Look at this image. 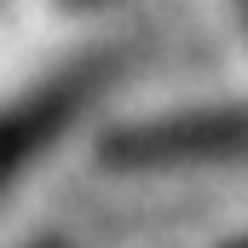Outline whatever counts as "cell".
Wrapping results in <instances>:
<instances>
[{
	"instance_id": "6da1fadb",
	"label": "cell",
	"mask_w": 248,
	"mask_h": 248,
	"mask_svg": "<svg viewBox=\"0 0 248 248\" xmlns=\"http://www.w3.org/2000/svg\"><path fill=\"white\" fill-rule=\"evenodd\" d=\"M98 150L110 168H179V162H208V156H237L248 150V104L156 116V122L110 133Z\"/></svg>"
},
{
	"instance_id": "7a4b0ae2",
	"label": "cell",
	"mask_w": 248,
	"mask_h": 248,
	"mask_svg": "<svg viewBox=\"0 0 248 248\" xmlns=\"http://www.w3.org/2000/svg\"><path fill=\"white\" fill-rule=\"evenodd\" d=\"M23 248H63V237H35V243H23Z\"/></svg>"
},
{
	"instance_id": "3957f363",
	"label": "cell",
	"mask_w": 248,
	"mask_h": 248,
	"mask_svg": "<svg viewBox=\"0 0 248 248\" xmlns=\"http://www.w3.org/2000/svg\"><path fill=\"white\" fill-rule=\"evenodd\" d=\"M231 248H248V237H237V243H231Z\"/></svg>"
}]
</instances>
